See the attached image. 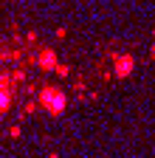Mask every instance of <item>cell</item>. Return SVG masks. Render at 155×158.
Here are the masks:
<instances>
[{"mask_svg":"<svg viewBox=\"0 0 155 158\" xmlns=\"http://www.w3.org/2000/svg\"><path fill=\"white\" fill-rule=\"evenodd\" d=\"M40 105H45V110H51V113H62L65 110V93L54 85H45L40 90Z\"/></svg>","mask_w":155,"mask_h":158,"instance_id":"obj_1","label":"cell"},{"mask_svg":"<svg viewBox=\"0 0 155 158\" xmlns=\"http://www.w3.org/2000/svg\"><path fill=\"white\" fill-rule=\"evenodd\" d=\"M6 82H9V79L0 76V113L9 107V85H6Z\"/></svg>","mask_w":155,"mask_h":158,"instance_id":"obj_2","label":"cell"},{"mask_svg":"<svg viewBox=\"0 0 155 158\" xmlns=\"http://www.w3.org/2000/svg\"><path fill=\"white\" fill-rule=\"evenodd\" d=\"M37 62H40V68H45V71L56 68V62H54V51H43V54H40V59H37Z\"/></svg>","mask_w":155,"mask_h":158,"instance_id":"obj_3","label":"cell"},{"mask_svg":"<svg viewBox=\"0 0 155 158\" xmlns=\"http://www.w3.org/2000/svg\"><path fill=\"white\" fill-rule=\"evenodd\" d=\"M127 71H133V59H130V56H121V59H119V76H124Z\"/></svg>","mask_w":155,"mask_h":158,"instance_id":"obj_4","label":"cell"}]
</instances>
